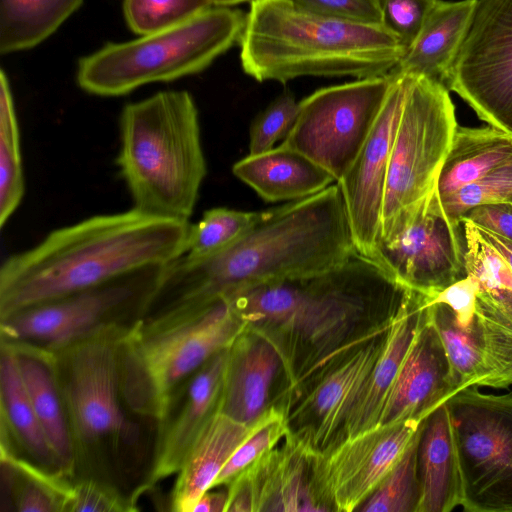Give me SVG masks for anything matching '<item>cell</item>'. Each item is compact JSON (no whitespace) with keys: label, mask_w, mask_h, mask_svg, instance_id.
<instances>
[{"label":"cell","mask_w":512,"mask_h":512,"mask_svg":"<svg viewBox=\"0 0 512 512\" xmlns=\"http://www.w3.org/2000/svg\"><path fill=\"white\" fill-rule=\"evenodd\" d=\"M511 161V134L491 125H458L438 178L439 197H446Z\"/></svg>","instance_id":"obj_29"},{"label":"cell","mask_w":512,"mask_h":512,"mask_svg":"<svg viewBox=\"0 0 512 512\" xmlns=\"http://www.w3.org/2000/svg\"><path fill=\"white\" fill-rule=\"evenodd\" d=\"M428 314L438 332L450 363L458 391L478 386L487 374L484 342L476 318L473 326L460 325L453 311L444 304L430 303Z\"/></svg>","instance_id":"obj_33"},{"label":"cell","mask_w":512,"mask_h":512,"mask_svg":"<svg viewBox=\"0 0 512 512\" xmlns=\"http://www.w3.org/2000/svg\"><path fill=\"white\" fill-rule=\"evenodd\" d=\"M138 502L119 489L89 478L72 480L66 512H132Z\"/></svg>","instance_id":"obj_42"},{"label":"cell","mask_w":512,"mask_h":512,"mask_svg":"<svg viewBox=\"0 0 512 512\" xmlns=\"http://www.w3.org/2000/svg\"><path fill=\"white\" fill-rule=\"evenodd\" d=\"M244 329L227 297L138 320L119 348L127 408L141 418L160 421L179 388Z\"/></svg>","instance_id":"obj_7"},{"label":"cell","mask_w":512,"mask_h":512,"mask_svg":"<svg viewBox=\"0 0 512 512\" xmlns=\"http://www.w3.org/2000/svg\"><path fill=\"white\" fill-rule=\"evenodd\" d=\"M408 291L378 262L356 251L329 269L263 282L229 299L245 328L278 347L292 393L337 356L374 336L380 326L351 334L356 324L389 320Z\"/></svg>","instance_id":"obj_1"},{"label":"cell","mask_w":512,"mask_h":512,"mask_svg":"<svg viewBox=\"0 0 512 512\" xmlns=\"http://www.w3.org/2000/svg\"><path fill=\"white\" fill-rule=\"evenodd\" d=\"M133 325L105 326L49 352L72 443V480L94 479L138 502L148 491L157 423L133 414L121 393L119 348Z\"/></svg>","instance_id":"obj_4"},{"label":"cell","mask_w":512,"mask_h":512,"mask_svg":"<svg viewBox=\"0 0 512 512\" xmlns=\"http://www.w3.org/2000/svg\"><path fill=\"white\" fill-rule=\"evenodd\" d=\"M417 512H449L461 504L457 452L446 401L424 419L418 444Z\"/></svg>","instance_id":"obj_27"},{"label":"cell","mask_w":512,"mask_h":512,"mask_svg":"<svg viewBox=\"0 0 512 512\" xmlns=\"http://www.w3.org/2000/svg\"><path fill=\"white\" fill-rule=\"evenodd\" d=\"M465 234V270L478 284L476 314L512 331V267L479 227L462 219Z\"/></svg>","instance_id":"obj_30"},{"label":"cell","mask_w":512,"mask_h":512,"mask_svg":"<svg viewBox=\"0 0 512 512\" xmlns=\"http://www.w3.org/2000/svg\"><path fill=\"white\" fill-rule=\"evenodd\" d=\"M227 356L228 348L206 361L179 388L157 422L148 491L177 474L206 424L220 411Z\"/></svg>","instance_id":"obj_19"},{"label":"cell","mask_w":512,"mask_h":512,"mask_svg":"<svg viewBox=\"0 0 512 512\" xmlns=\"http://www.w3.org/2000/svg\"><path fill=\"white\" fill-rule=\"evenodd\" d=\"M116 164L132 208L189 221L207 174L199 113L184 90L126 104L119 119Z\"/></svg>","instance_id":"obj_6"},{"label":"cell","mask_w":512,"mask_h":512,"mask_svg":"<svg viewBox=\"0 0 512 512\" xmlns=\"http://www.w3.org/2000/svg\"><path fill=\"white\" fill-rule=\"evenodd\" d=\"M497 203L512 204V161L440 198L444 214L453 223H461L463 216L476 206Z\"/></svg>","instance_id":"obj_39"},{"label":"cell","mask_w":512,"mask_h":512,"mask_svg":"<svg viewBox=\"0 0 512 512\" xmlns=\"http://www.w3.org/2000/svg\"><path fill=\"white\" fill-rule=\"evenodd\" d=\"M228 502V489L211 488L194 504L191 512H225Z\"/></svg>","instance_id":"obj_47"},{"label":"cell","mask_w":512,"mask_h":512,"mask_svg":"<svg viewBox=\"0 0 512 512\" xmlns=\"http://www.w3.org/2000/svg\"><path fill=\"white\" fill-rule=\"evenodd\" d=\"M83 0H0V53L27 50L51 36Z\"/></svg>","instance_id":"obj_32"},{"label":"cell","mask_w":512,"mask_h":512,"mask_svg":"<svg viewBox=\"0 0 512 512\" xmlns=\"http://www.w3.org/2000/svg\"><path fill=\"white\" fill-rule=\"evenodd\" d=\"M394 78L378 118L356 159L338 180L356 250L372 258L380 240L390 153L410 75Z\"/></svg>","instance_id":"obj_17"},{"label":"cell","mask_w":512,"mask_h":512,"mask_svg":"<svg viewBox=\"0 0 512 512\" xmlns=\"http://www.w3.org/2000/svg\"><path fill=\"white\" fill-rule=\"evenodd\" d=\"M211 6L210 0H124L123 10L130 29L141 36L179 25Z\"/></svg>","instance_id":"obj_38"},{"label":"cell","mask_w":512,"mask_h":512,"mask_svg":"<svg viewBox=\"0 0 512 512\" xmlns=\"http://www.w3.org/2000/svg\"><path fill=\"white\" fill-rule=\"evenodd\" d=\"M166 265L138 269L4 317L1 342L55 351L102 327L135 324L145 316Z\"/></svg>","instance_id":"obj_10"},{"label":"cell","mask_w":512,"mask_h":512,"mask_svg":"<svg viewBox=\"0 0 512 512\" xmlns=\"http://www.w3.org/2000/svg\"><path fill=\"white\" fill-rule=\"evenodd\" d=\"M457 127L449 89L410 75L390 153L379 242L396 236L431 198Z\"/></svg>","instance_id":"obj_9"},{"label":"cell","mask_w":512,"mask_h":512,"mask_svg":"<svg viewBox=\"0 0 512 512\" xmlns=\"http://www.w3.org/2000/svg\"><path fill=\"white\" fill-rule=\"evenodd\" d=\"M424 419L382 424L316 454L315 479L329 510H357L406 451Z\"/></svg>","instance_id":"obj_16"},{"label":"cell","mask_w":512,"mask_h":512,"mask_svg":"<svg viewBox=\"0 0 512 512\" xmlns=\"http://www.w3.org/2000/svg\"><path fill=\"white\" fill-rule=\"evenodd\" d=\"M232 172L267 202L303 199L336 182L323 167L282 144L249 154L233 165Z\"/></svg>","instance_id":"obj_23"},{"label":"cell","mask_w":512,"mask_h":512,"mask_svg":"<svg viewBox=\"0 0 512 512\" xmlns=\"http://www.w3.org/2000/svg\"><path fill=\"white\" fill-rule=\"evenodd\" d=\"M461 482V506L470 512H512V393L478 386L446 400Z\"/></svg>","instance_id":"obj_11"},{"label":"cell","mask_w":512,"mask_h":512,"mask_svg":"<svg viewBox=\"0 0 512 512\" xmlns=\"http://www.w3.org/2000/svg\"><path fill=\"white\" fill-rule=\"evenodd\" d=\"M293 4L319 15L361 22L381 24L378 0H289Z\"/></svg>","instance_id":"obj_44"},{"label":"cell","mask_w":512,"mask_h":512,"mask_svg":"<svg viewBox=\"0 0 512 512\" xmlns=\"http://www.w3.org/2000/svg\"><path fill=\"white\" fill-rule=\"evenodd\" d=\"M477 295V282L471 276L466 275L435 296L429 297V302L448 306L460 325L469 328L476 321Z\"/></svg>","instance_id":"obj_45"},{"label":"cell","mask_w":512,"mask_h":512,"mask_svg":"<svg viewBox=\"0 0 512 512\" xmlns=\"http://www.w3.org/2000/svg\"><path fill=\"white\" fill-rule=\"evenodd\" d=\"M244 72L259 82L389 74L405 47L381 24L331 18L289 0H253L240 38Z\"/></svg>","instance_id":"obj_5"},{"label":"cell","mask_w":512,"mask_h":512,"mask_svg":"<svg viewBox=\"0 0 512 512\" xmlns=\"http://www.w3.org/2000/svg\"><path fill=\"white\" fill-rule=\"evenodd\" d=\"M298 109L299 102L289 90L276 97L252 122L249 154L266 152L284 140L296 121Z\"/></svg>","instance_id":"obj_40"},{"label":"cell","mask_w":512,"mask_h":512,"mask_svg":"<svg viewBox=\"0 0 512 512\" xmlns=\"http://www.w3.org/2000/svg\"><path fill=\"white\" fill-rule=\"evenodd\" d=\"M245 19L238 9L211 6L179 25L107 44L79 61L77 83L87 93L115 97L201 72L240 41Z\"/></svg>","instance_id":"obj_8"},{"label":"cell","mask_w":512,"mask_h":512,"mask_svg":"<svg viewBox=\"0 0 512 512\" xmlns=\"http://www.w3.org/2000/svg\"><path fill=\"white\" fill-rule=\"evenodd\" d=\"M435 2L436 0H378L382 25L407 50L419 34Z\"/></svg>","instance_id":"obj_43"},{"label":"cell","mask_w":512,"mask_h":512,"mask_svg":"<svg viewBox=\"0 0 512 512\" xmlns=\"http://www.w3.org/2000/svg\"><path fill=\"white\" fill-rule=\"evenodd\" d=\"M253 427L254 422L244 424L218 411L206 424L177 472L169 497V510L191 512Z\"/></svg>","instance_id":"obj_24"},{"label":"cell","mask_w":512,"mask_h":512,"mask_svg":"<svg viewBox=\"0 0 512 512\" xmlns=\"http://www.w3.org/2000/svg\"><path fill=\"white\" fill-rule=\"evenodd\" d=\"M0 421L1 446L66 476L32 407L15 354L5 343L0 344Z\"/></svg>","instance_id":"obj_26"},{"label":"cell","mask_w":512,"mask_h":512,"mask_svg":"<svg viewBox=\"0 0 512 512\" xmlns=\"http://www.w3.org/2000/svg\"><path fill=\"white\" fill-rule=\"evenodd\" d=\"M189 221L128 211L51 231L0 268V319L184 253Z\"/></svg>","instance_id":"obj_3"},{"label":"cell","mask_w":512,"mask_h":512,"mask_svg":"<svg viewBox=\"0 0 512 512\" xmlns=\"http://www.w3.org/2000/svg\"><path fill=\"white\" fill-rule=\"evenodd\" d=\"M462 219L471 220L476 225L512 242V205L509 203L476 206Z\"/></svg>","instance_id":"obj_46"},{"label":"cell","mask_w":512,"mask_h":512,"mask_svg":"<svg viewBox=\"0 0 512 512\" xmlns=\"http://www.w3.org/2000/svg\"><path fill=\"white\" fill-rule=\"evenodd\" d=\"M315 456L290 432L227 487L225 512L329 511L315 479Z\"/></svg>","instance_id":"obj_18"},{"label":"cell","mask_w":512,"mask_h":512,"mask_svg":"<svg viewBox=\"0 0 512 512\" xmlns=\"http://www.w3.org/2000/svg\"><path fill=\"white\" fill-rule=\"evenodd\" d=\"M512 205V204H511Z\"/></svg>","instance_id":"obj_49"},{"label":"cell","mask_w":512,"mask_h":512,"mask_svg":"<svg viewBox=\"0 0 512 512\" xmlns=\"http://www.w3.org/2000/svg\"><path fill=\"white\" fill-rule=\"evenodd\" d=\"M258 213L224 207L205 211L197 223L189 225L182 256L199 260L217 253L235 241L255 221Z\"/></svg>","instance_id":"obj_36"},{"label":"cell","mask_w":512,"mask_h":512,"mask_svg":"<svg viewBox=\"0 0 512 512\" xmlns=\"http://www.w3.org/2000/svg\"><path fill=\"white\" fill-rule=\"evenodd\" d=\"M1 487L17 512H66L72 479L1 446Z\"/></svg>","instance_id":"obj_31"},{"label":"cell","mask_w":512,"mask_h":512,"mask_svg":"<svg viewBox=\"0 0 512 512\" xmlns=\"http://www.w3.org/2000/svg\"><path fill=\"white\" fill-rule=\"evenodd\" d=\"M422 425L423 422L406 451L357 511L417 512L420 500L418 444Z\"/></svg>","instance_id":"obj_35"},{"label":"cell","mask_w":512,"mask_h":512,"mask_svg":"<svg viewBox=\"0 0 512 512\" xmlns=\"http://www.w3.org/2000/svg\"><path fill=\"white\" fill-rule=\"evenodd\" d=\"M393 78L390 72L316 90L299 102L296 121L281 144L313 160L337 182L366 142Z\"/></svg>","instance_id":"obj_12"},{"label":"cell","mask_w":512,"mask_h":512,"mask_svg":"<svg viewBox=\"0 0 512 512\" xmlns=\"http://www.w3.org/2000/svg\"><path fill=\"white\" fill-rule=\"evenodd\" d=\"M480 324L487 374L478 387L507 388L512 385V331L501 323L476 314Z\"/></svg>","instance_id":"obj_41"},{"label":"cell","mask_w":512,"mask_h":512,"mask_svg":"<svg viewBox=\"0 0 512 512\" xmlns=\"http://www.w3.org/2000/svg\"><path fill=\"white\" fill-rule=\"evenodd\" d=\"M5 344L15 354L24 386L44 434L65 475L72 479L73 449L51 353L25 344Z\"/></svg>","instance_id":"obj_28"},{"label":"cell","mask_w":512,"mask_h":512,"mask_svg":"<svg viewBox=\"0 0 512 512\" xmlns=\"http://www.w3.org/2000/svg\"><path fill=\"white\" fill-rule=\"evenodd\" d=\"M427 299V295L410 289L393 316L382 353L346 421L339 442L379 425L386 397L424 318Z\"/></svg>","instance_id":"obj_22"},{"label":"cell","mask_w":512,"mask_h":512,"mask_svg":"<svg viewBox=\"0 0 512 512\" xmlns=\"http://www.w3.org/2000/svg\"><path fill=\"white\" fill-rule=\"evenodd\" d=\"M456 392L457 384L427 305L422 323L386 397L379 425L424 419Z\"/></svg>","instance_id":"obj_20"},{"label":"cell","mask_w":512,"mask_h":512,"mask_svg":"<svg viewBox=\"0 0 512 512\" xmlns=\"http://www.w3.org/2000/svg\"><path fill=\"white\" fill-rule=\"evenodd\" d=\"M253 0H210L213 6L231 7L244 2H252Z\"/></svg>","instance_id":"obj_48"},{"label":"cell","mask_w":512,"mask_h":512,"mask_svg":"<svg viewBox=\"0 0 512 512\" xmlns=\"http://www.w3.org/2000/svg\"><path fill=\"white\" fill-rule=\"evenodd\" d=\"M288 433L286 410L271 405L254 422L253 430L231 455L211 488L228 486L246 468L278 445Z\"/></svg>","instance_id":"obj_37"},{"label":"cell","mask_w":512,"mask_h":512,"mask_svg":"<svg viewBox=\"0 0 512 512\" xmlns=\"http://www.w3.org/2000/svg\"><path fill=\"white\" fill-rule=\"evenodd\" d=\"M477 0H436L414 42L392 72L443 83L469 30Z\"/></svg>","instance_id":"obj_25"},{"label":"cell","mask_w":512,"mask_h":512,"mask_svg":"<svg viewBox=\"0 0 512 512\" xmlns=\"http://www.w3.org/2000/svg\"><path fill=\"white\" fill-rule=\"evenodd\" d=\"M388 328L389 325L330 361L297 391L304 392L301 402L287 414L288 423H293L289 432L311 452L322 454L339 442L346 421L382 353Z\"/></svg>","instance_id":"obj_15"},{"label":"cell","mask_w":512,"mask_h":512,"mask_svg":"<svg viewBox=\"0 0 512 512\" xmlns=\"http://www.w3.org/2000/svg\"><path fill=\"white\" fill-rule=\"evenodd\" d=\"M446 87L479 119L512 135V0H477Z\"/></svg>","instance_id":"obj_13"},{"label":"cell","mask_w":512,"mask_h":512,"mask_svg":"<svg viewBox=\"0 0 512 512\" xmlns=\"http://www.w3.org/2000/svg\"><path fill=\"white\" fill-rule=\"evenodd\" d=\"M399 283L433 297L466 276L463 223L444 214L438 190L393 238L372 256Z\"/></svg>","instance_id":"obj_14"},{"label":"cell","mask_w":512,"mask_h":512,"mask_svg":"<svg viewBox=\"0 0 512 512\" xmlns=\"http://www.w3.org/2000/svg\"><path fill=\"white\" fill-rule=\"evenodd\" d=\"M337 183L258 213L231 244L167 264L145 317L206 303L263 282L320 272L356 252Z\"/></svg>","instance_id":"obj_2"},{"label":"cell","mask_w":512,"mask_h":512,"mask_svg":"<svg viewBox=\"0 0 512 512\" xmlns=\"http://www.w3.org/2000/svg\"><path fill=\"white\" fill-rule=\"evenodd\" d=\"M25 194L20 129L9 80L0 73V227L15 213Z\"/></svg>","instance_id":"obj_34"},{"label":"cell","mask_w":512,"mask_h":512,"mask_svg":"<svg viewBox=\"0 0 512 512\" xmlns=\"http://www.w3.org/2000/svg\"><path fill=\"white\" fill-rule=\"evenodd\" d=\"M284 360L275 343L245 328L228 347L220 412L252 424L271 406L270 394Z\"/></svg>","instance_id":"obj_21"}]
</instances>
